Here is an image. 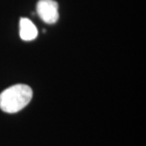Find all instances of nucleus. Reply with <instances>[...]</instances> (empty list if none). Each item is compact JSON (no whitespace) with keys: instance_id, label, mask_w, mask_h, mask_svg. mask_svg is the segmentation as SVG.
<instances>
[{"instance_id":"1","label":"nucleus","mask_w":146,"mask_h":146,"mask_svg":"<svg viewBox=\"0 0 146 146\" xmlns=\"http://www.w3.org/2000/svg\"><path fill=\"white\" fill-rule=\"evenodd\" d=\"M33 91L26 84H16L0 94V109L6 113H16L29 103Z\"/></svg>"},{"instance_id":"2","label":"nucleus","mask_w":146,"mask_h":146,"mask_svg":"<svg viewBox=\"0 0 146 146\" xmlns=\"http://www.w3.org/2000/svg\"><path fill=\"white\" fill-rule=\"evenodd\" d=\"M36 12L45 23L51 25L58 20V5L54 0H39L36 4Z\"/></svg>"},{"instance_id":"3","label":"nucleus","mask_w":146,"mask_h":146,"mask_svg":"<svg viewBox=\"0 0 146 146\" xmlns=\"http://www.w3.org/2000/svg\"><path fill=\"white\" fill-rule=\"evenodd\" d=\"M20 36L24 41H32L37 36V29L30 20L22 18L20 21Z\"/></svg>"}]
</instances>
